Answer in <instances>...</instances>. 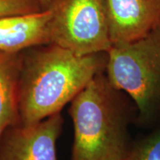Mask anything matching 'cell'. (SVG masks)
<instances>
[{
  "instance_id": "1",
  "label": "cell",
  "mask_w": 160,
  "mask_h": 160,
  "mask_svg": "<svg viewBox=\"0 0 160 160\" xmlns=\"http://www.w3.org/2000/svg\"><path fill=\"white\" fill-rule=\"evenodd\" d=\"M107 53L78 55L48 44L22 51L19 84L21 125L60 113L97 74L105 72Z\"/></svg>"
},
{
  "instance_id": "2",
  "label": "cell",
  "mask_w": 160,
  "mask_h": 160,
  "mask_svg": "<svg viewBox=\"0 0 160 160\" xmlns=\"http://www.w3.org/2000/svg\"><path fill=\"white\" fill-rule=\"evenodd\" d=\"M70 103L74 130L71 160H125L132 146L128 127L138 114L131 97L102 72Z\"/></svg>"
},
{
  "instance_id": "3",
  "label": "cell",
  "mask_w": 160,
  "mask_h": 160,
  "mask_svg": "<svg viewBox=\"0 0 160 160\" xmlns=\"http://www.w3.org/2000/svg\"><path fill=\"white\" fill-rule=\"evenodd\" d=\"M105 74L133 100L137 120L148 125L160 119V22L145 37L112 45Z\"/></svg>"
},
{
  "instance_id": "4",
  "label": "cell",
  "mask_w": 160,
  "mask_h": 160,
  "mask_svg": "<svg viewBox=\"0 0 160 160\" xmlns=\"http://www.w3.org/2000/svg\"><path fill=\"white\" fill-rule=\"evenodd\" d=\"M47 10L51 44L78 55L111 49L104 0H51Z\"/></svg>"
},
{
  "instance_id": "5",
  "label": "cell",
  "mask_w": 160,
  "mask_h": 160,
  "mask_svg": "<svg viewBox=\"0 0 160 160\" xmlns=\"http://www.w3.org/2000/svg\"><path fill=\"white\" fill-rule=\"evenodd\" d=\"M63 123L59 113L33 125L9 126L0 135V160H57Z\"/></svg>"
},
{
  "instance_id": "6",
  "label": "cell",
  "mask_w": 160,
  "mask_h": 160,
  "mask_svg": "<svg viewBox=\"0 0 160 160\" xmlns=\"http://www.w3.org/2000/svg\"><path fill=\"white\" fill-rule=\"evenodd\" d=\"M112 45L147 35L160 22V0H104Z\"/></svg>"
},
{
  "instance_id": "7",
  "label": "cell",
  "mask_w": 160,
  "mask_h": 160,
  "mask_svg": "<svg viewBox=\"0 0 160 160\" xmlns=\"http://www.w3.org/2000/svg\"><path fill=\"white\" fill-rule=\"evenodd\" d=\"M48 10L0 18V51L19 53L51 44Z\"/></svg>"
},
{
  "instance_id": "8",
  "label": "cell",
  "mask_w": 160,
  "mask_h": 160,
  "mask_svg": "<svg viewBox=\"0 0 160 160\" xmlns=\"http://www.w3.org/2000/svg\"><path fill=\"white\" fill-rule=\"evenodd\" d=\"M22 52L0 51V135L19 123V84Z\"/></svg>"
},
{
  "instance_id": "9",
  "label": "cell",
  "mask_w": 160,
  "mask_h": 160,
  "mask_svg": "<svg viewBox=\"0 0 160 160\" xmlns=\"http://www.w3.org/2000/svg\"><path fill=\"white\" fill-rule=\"evenodd\" d=\"M125 160H160V125L148 135L132 144Z\"/></svg>"
},
{
  "instance_id": "10",
  "label": "cell",
  "mask_w": 160,
  "mask_h": 160,
  "mask_svg": "<svg viewBox=\"0 0 160 160\" xmlns=\"http://www.w3.org/2000/svg\"><path fill=\"white\" fill-rule=\"evenodd\" d=\"M37 0H0V18L42 11Z\"/></svg>"
},
{
  "instance_id": "11",
  "label": "cell",
  "mask_w": 160,
  "mask_h": 160,
  "mask_svg": "<svg viewBox=\"0 0 160 160\" xmlns=\"http://www.w3.org/2000/svg\"><path fill=\"white\" fill-rule=\"evenodd\" d=\"M37 1L39 2L40 5H41L42 11H45V10H47L48 8L51 0H37Z\"/></svg>"
}]
</instances>
